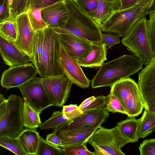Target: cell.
<instances>
[{
	"instance_id": "1",
	"label": "cell",
	"mask_w": 155,
	"mask_h": 155,
	"mask_svg": "<svg viewBox=\"0 0 155 155\" xmlns=\"http://www.w3.org/2000/svg\"><path fill=\"white\" fill-rule=\"evenodd\" d=\"M143 65L137 57L132 54H125L104 62L91 80V87H111L117 82L129 78L142 70Z\"/></svg>"
},
{
	"instance_id": "2",
	"label": "cell",
	"mask_w": 155,
	"mask_h": 155,
	"mask_svg": "<svg viewBox=\"0 0 155 155\" xmlns=\"http://www.w3.org/2000/svg\"><path fill=\"white\" fill-rule=\"evenodd\" d=\"M65 4L68 13L66 23L63 26L54 29L59 34L74 35L91 43L103 42L100 27L89 15L82 11L73 0H66Z\"/></svg>"
},
{
	"instance_id": "3",
	"label": "cell",
	"mask_w": 155,
	"mask_h": 155,
	"mask_svg": "<svg viewBox=\"0 0 155 155\" xmlns=\"http://www.w3.org/2000/svg\"><path fill=\"white\" fill-rule=\"evenodd\" d=\"M21 97L11 94L0 103V137H18L24 130Z\"/></svg>"
},
{
	"instance_id": "4",
	"label": "cell",
	"mask_w": 155,
	"mask_h": 155,
	"mask_svg": "<svg viewBox=\"0 0 155 155\" xmlns=\"http://www.w3.org/2000/svg\"><path fill=\"white\" fill-rule=\"evenodd\" d=\"M44 45L40 66L37 70L41 78L65 74L61 64L60 43L54 29H44Z\"/></svg>"
},
{
	"instance_id": "5",
	"label": "cell",
	"mask_w": 155,
	"mask_h": 155,
	"mask_svg": "<svg viewBox=\"0 0 155 155\" xmlns=\"http://www.w3.org/2000/svg\"><path fill=\"white\" fill-rule=\"evenodd\" d=\"M144 16L138 20L121 39L123 45L146 66L154 58Z\"/></svg>"
},
{
	"instance_id": "6",
	"label": "cell",
	"mask_w": 155,
	"mask_h": 155,
	"mask_svg": "<svg viewBox=\"0 0 155 155\" xmlns=\"http://www.w3.org/2000/svg\"><path fill=\"white\" fill-rule=\"evenodd\" d=\"M94 149V155H125L121 150L130 140L116 126L107 129L101 126L87 140Z\"/></svg>"
},
{
	"instance_id": "7",
	"label": "cell",
	"mask_w": 155,
	"mask_h": 155,
	"mask_svg": "<svg viewBox=\"0 0 155 155\" xmlns=\"http://www.w3.org/2000/svg\"><path fill=\"white\" fill-rule=\"evenodd\" d=\"M148 14L140 6L120 9L113 13L100 29L105 33L117 34L123 38L138 20Z\"/></svg>"
},
{
	"instance_id": "8",
	"label": "cell",
	"mask_w": 155,
	"mask_h": 155,
	"mask_svg": "<svg viewBox=\"0 0 155 155\" xmlns=\"http://www.w3.org/2000/svg\"><path fill=\"white\" fill-rule=\"evenodd\" d=\"M110 92L120 101L128 117H135L141 114L144 106L137 83L128 78L115 83Z\"/></svg>"
},
{
	"instance_id": "9",
	"label": "cell",
	"mask_w": 155,
	"mask_h": 155,
	"mask_svg": "<svg viewBox=\"0 0 155 155\" xmlns=\"http://www.w3.org/2000/svg\"><path fill=\"white\" fill-rule=\"evenodd\" d=\"M18 88L24 101L40 114L43 110L53 106L42 84L41 78L34 77Z\"/></svg>"
},
{
	"instance_id": "10",
	"label": "cell",
	"mask_w": 155,
	"mask_h": 155,
	"mask_svg": "<svg viewBox=\"0 0 155 155\" xmlns=\"http://www.w3.org/2000/svg\"><path fill=\"white\" fill-rule=\"evenodd\" d=\"M42 84L53 106L63 107L73 84L65 74L41 78Z\"/></svg>"
},
{
	"instance_id": "11",
	"label": "cell",
	"mask_w": 155,
	"mask_h": 155,
	"mask_svg": "<svg viewBox=\"0 0 155 155\" xmlns=\"http://www.w3.org/2000/svg\"><path fill=\"white\" fill-rule=\"evenodd\" d=\"M37 70L32 63L9 67L3 72L1 84L8 89L17 87L36 77Z\"/></svg>"
},
{
	"instance_id": "12",
	"label": "cell",
	"mask_w": 155,
	"mask_h": 155,
	"mask_svg": "<svg viewBox=\"0 0 155 155\" xmlns=\"http://www.w3.org/2000/svg\"><path fill=\"white\" fill-rule=\"evenodd\" d=\"M137 84L144 109L155 107V58L139 73Z\"/></svg>"
},
{
	"instance_id": "13",
	"label": "cell",
	"mask_w": 155,
	"mask_h": 155,
	"mask_svg": "<svg viewBox=\"0 0 155 155\" xmlns=\"http://www.w3.org/2000/svg\"><path fill=\"white\" fill-rule=\"evenodd\" d=\"M60 44L61 63L65 74L77 86L82 88L89 87L90 81L84 74L78 61L72 58Z\"/></svg>"
},
{
	"instance_id": "14",
	"label": "cell",
	"mask_w": 155,
	"mask_h": 155,
	"mask_svg": "<svg viewBox=\"0 0 155 155\" xmlns=\"http://www.w3.org/2000/svg\"><path fill=\"white\" fill-rule=\"evenodd\" d=\"M18 28V37L15 44L29 57L31 56L36 32L32 28L26 12L16 18Z\"/></svg>"
},
{
	"instance_id": "15",
	"label": "cell",
	"mask_w": 155,
	"mask_h": 155,
	"mask_svg": "<svg viewBox=\"0 0 155 155\" xmlns=\"http://www.w3.org/2000/svg\"><path fill=\"white\" fill-rule=\"evenodd\" d=\"M58 35L60 43L74 59L81 60L92 50L91 43L82 38L70 34L58 33Z\"/></svg>"
},
{
	"instance_id": "16",
	"label": "cell",
	"mask_w": 155,
	"mask_h": 155,
	"mask_svg": "<svg viewBox=\"0 0 155 155\" xmlns=\"http://www.w3.org/2000/svg\"><path fill=\"white\" fill-rule=\"evenodd\" d=\"M98 128L96 127L85 125L71 130L60 129L52 131L61 139L60 147L82 144L87 140Z\"/></svg>"
},
{
	"instance_id": "17",
	"label": "cell",
	"mask_w": 155,
	"mask_h": 155,
	"mask_svg": "<svg viewBox=\"0 0 155 155\" xmlns=\"http://www.w3.org/2000/svg\"><path fill=\"white\" fill-rule=\"evenodd\" d=\"M83 113L73 120V122L69 125H67L60 129L71 130L85 125L95 126L98 128L106 120L109 114L105 107L84 111Z\"/></svg>"
},
{
	"instance_id": "18",
	"label": "cell",
	"mask_w": 155,
	"mask_h": 155,
	"mask_svg": "<svg viewBox=\"0 0 155 155\" xmlns=\"http://www.w3.org/2000/svg\"><path fill=\"white\" fill-rule=\"evenodd\" d=\"M41 15L48 27L54 29L64 26L68 18L65 1L60 2L43 8L41 10Z\"/></svg>"
},
{
	"instance_id": "19",
	"label": "cell",
	"mask_w": 155,
	"mask_h": 155,
	"mask_svg": "<svg viewBox=\"0 0 155 155\" xmlns=\"http://www.w3.org/2000/svg\"><path fill=\"white\" fill-rule=\"evenodd\" d=\"M0 52L5 64L9 67L29 63V57L14 42L0 36Z\"/></svg>"
},
{
	"instance_id": "20",
	"label": "cell",
	"mask_w": 155,
	"mask_h": 155,
	"mask_svg": "<svg viewBox=\"0 0 155 155\" xmlns=\"http://www.w3.org/2000/svg\"><path fill=\"white\" fill-rule=\"evenodd\" d=\"M121 7L120 0H99L96 9L89 16L100 28L113 13L120 9Z\"/></svg>"
},
{
	"instance_id": "21",
	"label": "cell",
	"mask_w": 155,
	"mask_h": 155,
	"mask_svg": "<svg viewBox=\"0 0 155 155\" xmlns=\"http://www.w3.org/2000/svg\"><path fill=\"white\" fill-rule=\"evenodd\" d=\"M92 50L87 56L78 61V64L84 67H100L107 60V48L104 43H91Z\"/></svg>"
},
{
	"instance_id": "22",
	"label": "cell",
	"mask_w": 155,
	"mask_h": 155,
	"mask_svg": "<svg viewBox=\"0 0 155 155\" xmlns=\"http://www.w3.org/2000/svg\"><path fill=\"white\" fill-rule=\"evenodd\" d=\"M40 136L36 129H25L18 137L26 155H37Z\"/></svg>"
},
{
	"instance_id": "23",
	"label": "cell",
	"mask_w": 155,
	"mask_h": 155,
	"mask_svg": "<svg viewBox=\"0 0 155 155\" xmlns=\"http://www.w3.org/2000/svg\"><path fill=\"white\" fill-rule=\"evenodd\" d=\"M140 118L137 119L135 117H128L117 123L122 134L128 139L130 142L138 141L137 130Z\"/></svg>"
},
{
	"instance_id": "24",
	"label": "cell",
	"mask_w": 155,
	"mask_h": 155,
	"mask_svg": "<svg viewBox=\"0 0 155 155\" xmlns=\"http://www.w3.org/2000/svg\"><path fill=\"white\" fill-rule=\"evenodd\" d=\"M155 130V114L145 109L140 118L137 130L139 138L149 136Z\"/></svg>"
},
{
	"instance_id": "25",
	"label": "cell",
	"mask_w": 155,
	"mask_h": 155,
	"mask_svg": "<svg viewBox=\"0 0 155 155\" xmlns=\"http://www.w3.org/2000/svg\"><path fill=\"white\" fill-rule=\"evenodd\" d=\"M40 113L25 101L23 110V124L25 129H35L42 124Z\"/></svg>"
},
{
	"instance_id": "26",
	"label": "cell",
	"mask_w": 155,
	"mask_h": 155,
	"mask_svg": "<svg viewBox=\"0 0 155 155\" xmlns=\"http://www.w3.org/2000/svg\"><path fill=\"white\" fill-rule=\"evenodd\" d=\"M72 122L65 117L62 110L54 111L51 117L40 126L41 130H46L49 128H53L54 130L60 129L67 125H69Z\"/></svg>"
},
{
	"instance_id": "27",
	"label": "cell",
	"mask_w": 155,
	"mask_h": 155,
	"mask_svg": "<svg viewBox=\"0 0 155 155\" xmlns=\"http://www.w3.org/2000/svg\"><path fill=\"white\" fill-rule=\"evenodd\" d=\"M0 36L9 41H16L18 28L16 18H11L0 23Z\"/></svg>"
},
{
	"instance_id": "28",
	"label": "cell",
	"mask_w": 155,
	"mask_h": 155,
	"mask_svg": "<svg viewBox=\"0 0 155 155\" xmlns=\"http://www.w3.org/2000/svg\"><path fill=\"white\" fill-rule=\"evenodd\" d=\"M44 29L36 31L33 51L31 56L29 57L30 61L37 70L40 66L43 48Z\"/></svg>"
},
{
	"instance_id": "29",
	"label": "cell",
	"mask_w": 155,
	"mask_h": 155,
	"mask_svg": "<svg viewBox=\"0 0 155 155\" xmlns=\"http://www.w3.org/2000/svg\"><path fill=\"white\" fill-rule=\"evenodd\" d=\"M43 8L29 7L26 12L30 23L35 32L48 27L41 17V10Z\"/></svg>"
},
{
	"instance_id": "30",
	"label": "cell",
	"mask_w": 155,
	"mask_h": 155,
	"mask_svg": "<svg viewBox=\"0 0 155 155\" xmlns=\"http://www.w3.org/2000/svg\"><path fill=\"white\" fill-rule=\"evenodd\" d=\"M0 145L17 155H26L18 137H0Z\"/></svg>"
},
{
	"instance_id": "31",
	"label": "cell",
	"mask_w": 155,
	"mask_h": 155,
	"mask_svg": "<svg viewBox=\"0 0 155 155\" xmlns=\"http://www.w3.org/2000/svg\"><path fill=\"white\" fill-rule=\"evenodd\" d=\"M48 143L40 136L37 155H63V149Z\"/></svg>"
},
{
	"instance_id": "32",
	"label": "cell",
	"mask_w": 155,
	"mask_h": 155,
	"mask_svg": "<svg viewBox=\"0 0 155 155\" xmlns=\"http://www.w3.org/2000/svg\"><path fill=\"white\" fill-rule=\"evenodd\" d=\"M105 109L108 112L120 113L126 114V111L120 101L113 94L110 93L105 97Z\"/></svg>"
},
{
	"instance_id": "33",
	"label": "cell",
	"mask_w": 155,
	"mask_h": 155,
	"mask_svg": "<svg viewBox=\"0 0 155 155\" xmlns=\"http://www.w3.org/2000/svg\"><path fill=\"white\" fill-rule=\"evenodd\" d=\"M30 0H13L10 7L11 16L16 18L19 15L25 12L29 6Z\"/></svg>"
},
{
	"instance_id": "34",
	"label": "cell",
	"mask_w": 155,
	"mask_h": 155,
	"mask_svg": "<svg viewBox=\"0 0 155 155\" xmlns=\"http://www.w3.org/2000/svg\"><path fill=\"white\" fill-rule=\"evenodd\" d=\"M86 142L82 144L66 146L63 147V150L65 155H94L87 148Z\"/></svg>"
},
{
	"instance_id": "35",
	"label": "cell",
	"mask_w": 155,
	"mask_h": 155,
	"mask_svg": "<svg viewBox=\"0 0 155 155\" xmlns=\"http://www.w3.org/2000/svg\"><path fill=\"white\" fill-rule=\"evenodd\" d=\"M73 0L82 11L89 16L95 10L99 2V0Z\"/></svg>"
},
{
	"instance_id": "36",
	"label": "cell",
	"mask_w": 155,
	"mask_h": 155,
	"mask_svg": "<svg viewBox=\"0 0 155 155\" xmlns=\"http://www.w3.org/2000/svg\"><path fill=\"white\" fill-rule=\"evenodd\" d=\"M147 26L148 36L155 58V11L149 14Z\"/></svg>"
},
{
	"instance_id": "37",
	"label": "cell",
	"mask_w": 155,
	"mask_h": 155,
	"mask_svg": "<svg viewBox=\"0 0 155 155\" xmlns=\"http://www.w3.org/2000/svg\"><path fill=\"white\" fill-rule=\"evenodd\" d=\"M138 148L140 155H155V138L144 140Z\"/></svg>"
},
{
	"instance_id": "38",
	"label": "cell",
	"mask_w": 155,
	"mask_h": 155,
	"mask_svg": "<svg viewBox=\"0 0 155 155\" xmlns=\"http://www.w3.org/2000/svg\"><path fill=\"white\" fill-rule=\"evenodd\" d=\"M105 96L100 95L89 103L81 106H79L80 109L83 111L91 109H97L105 107Z\"/></svg>"
},
{
	"instance_id": "39",
	"label": "cell",
	"mask_w": 155,
	"mask_h": 155,
	"mask_svg": "<svg viewBox=\"0 0 155 155\" xmlns=\"http://www.w3.org/2000/svg\"><path fill=\"white\" fill-rule=\"evenodd\" d=\"M102 36L103 43H104L106 47L108 46L107 49L120 42V36L118 35L102 33Z\"/></svg>"
},
{
	"instance_id": "40",
	"label": "cell",
	"mask_w": 155,
	"mask_h": 155,
	"mask_svg": "<svg viewBox=\"0 0 155 155\" xmlns=\"http://www.w3.org/2000/svg\"><path fill=\"white\" fill-rule=\"evenodd\" d=\"M0 23L12 18L11 16L8 0L0 1Z\"/></svg>"
},
{
	"instance_id": "41",
	"label": "cell",
	"mask_w": 155,
	"mask_h": 155,
	"mask_svg": "<svg viewBox=\"0 0 155 155\" xmlns=\"http://www.w3.org/2000/svg\"><path fill=\"white\" fill-rule=\"evenodd\" d=\"M66 0H30L29 7L35 8H45L58 2Z\"/></svg>"
},
{
	"instance_id": "42",
	"label": "cell",
	"mask_w": 155,
	"mask_h": 155,
	"mask_svg": "<svg viewBox=\"0 0 155 155\" xmlns=\"http://www.w3.org/2000/svg\"><path fill=\"white\" fill-rule=\"evenodd\" d=\"M48 143L54 146L60 147L61 143V138L54 133L48 135L45 140Z\"/></svg>"
},
{
	"instance_id": "43",
	"label": "cell",
	"mask_w": 155,
	"mask_h": 155,
	"mask_svg": "<svg viewBox=\"0 0 155 155\" xmlns=\"http://www.w3.org/2000/svg\"><path fill=\"white\" fill-rule=\"evenodd\" d=\"M155 0H137L132 6H140L147 12L153 6Z\"/></svg>"
},
{
	"instance_id": "44",
	"label": "cell",
	"mask_w": 155,
	"mask_h": 155,
	"mask_svg": "<svg viewBox=\"0 0 155 155\" xmlns=\"http://www.w3.org/2000/svg\"><path fill=\"white\" fill-rule=\"evenodd\" d=\"M137 1V0H122L120 9H126L133 6Z\"/></svg>"
},
{
	"instance_id": "45",
	"label": "cell",
	"mask_w": 155,
	"mask_h": 155,
	"mask_svg": "<svg viewBox=\"0 0 155 155\" xmlns=\"http://www.w3.org/2000/svg\"><path fill=\"white\" fill-rule=\"evenodd\" d=\"M79 108L76 104H71L68 105H63L62 111L63 114L70 112Z\"/></svg>"
},
{
	"instance_id": "46",
	"label": "cell",
	"mask_w": 155,
	"mask_h": 155,
	"mask_svg": "<svg viewBox=\"0 0 155 155\" xmlns=\"http://www.w3.org/2000/svg\"><path fill=\"white\" fill-rule=\"evenodd\" d=\"M95 98V97L93 96L87 98L79 106H81L86 104L92 101Z\"/></svg>"
},
{
	"instance_id": "47",
	"label": "cell",
	"mask_w": 155,
	"mask_h": 155,
	"mask_svg": "<svg viewBox=\"0 0 155 155\" xmlns=\"http://www.w3.org/2000/svg\"><path fill=\"white\" fill-rule=\"evenodd\" d=\"M155 11V0L152 7L147 12L149 14L150 13Z\"/></svg>"
},
{
	"instance_id": "48",
	"label": "cell",
	"mask_w": 155,
	"mask_h": 155,
	"mask_svg": "<svg viewBox=\"0 0 155 155\" xmlns=\"http://www.w3.org/2000/svg\"><path fill=\"white\" fill-rule=\"evenodd\" d=\"M6 99L4 97L3 95L1 94H0V103L5 101Z\"/></svg>"
},
{
	"instance_id": "49",
	"label": "cell",
	"mask_w": 155,
	"mask_h": 155,
	"mask_svg": "<svg viewBox=\"0 0 155 155\" xmlns=\"http://www.w3.org/2000/svg\"><path fill=\"white\" fill-rule=\"evenodd\" d=\"M150 111L153 113L155 114V107L149 109L148 110Z\"/></svg>"
},
{
	"instance_id": "50",
	"label": "cell",
	"mask_w": 155,
	"mask_h": 155,
	"mask_svg": "<svg viewBox=\"0 0 155 155\" xmlns=\"http://www.w3.org/2000/svg\"><path fill=\"white\" fill-rule=\"evenodd\" d=\"M13 0H8V3L9 4V5L10 6V7L11 5L12 2Z\"/></svg>"
},
{
	"instance_id": "51",
	"label": "cell",
	"mask_w": 155,
	"mask_h": 155,
	"mask_svg": "<svg viewBox=\"0 0 155 155\" xmlns=\"http://www.w3.org/2000/svg\"><path fill=\"white\" fill-rule=\"evenodd\" d=\"M2 0H0V1H2Z\"/></svg>"
},
{
	"instance_id": "52",
	"label": "cell",
	"mask_w": 155,
	"mask_h": 155,
	"mask_svg": "<svg viewBox=\"0 0 155 155\" xmlns=\"http://www.w3.org/2000/svg\"><path fill=\"white\" fill-rule=\"evenodd\" d=\"M120 0V1H122V0Z\"/></svg>"
},
{
	"instance_id": "53",
	"label": "cell",
	"mask_w": 155,
	"mask_h": 155,
	"mask_svg": "<svg viewBox=\"0 0 155 155\" xmlns=\"http://www.w3.org/2000/svg\"><path fill=\"white\" fill-rule=\"evenodd\" d=\"M29 3H30V2H29Z\"/></svg>"
},
{
	"instance_id": "54",
	"label": "cell",
	"mask_w": 155,
	"mask_h": 155,
	"mask_svg": "<svg viewBox=\"0 0 155 155\" xmlns=\"http://www.w3.org/2000/svg\"></svg>"
}]
</instances>
